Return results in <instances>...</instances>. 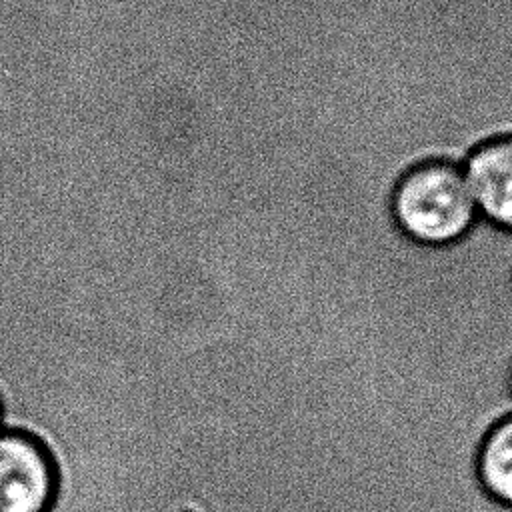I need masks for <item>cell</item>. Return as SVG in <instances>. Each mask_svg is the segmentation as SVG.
Listing matches in <instances>:
<instances>
[{
    "label": "cell",
    "mask_w": 512,
    "mask_h": 512,
    "mask_svg": "<svg viewBox=\"0 0 512 512\" xmlns=\"http://www.w3.org/2000/svg\"><path fill=\"white\" fill-rule=\"evenodd\" d=\"M390 206L406 238L434 248L462 240L478 220L462 166L446 160L410 168L398 180Z\"/></svg>",
    "instance_id": "obj_1"
},
{
    "label": "cell",
    "mask_w": 512,
    "mask_h": 512,
    "mask_svg": "<svg viewBox=\"0 0 512 512\" xmlns=\"http://www.w3.org/2000/svg\"><path fill=\"white\" fill-rule=\"evenodd\" d=\"M58 474L48 448L22 430H0V512H48Z\"/></svg>",
    "instance_id": "obj_2"
},
{
    "label": "cell",
    "mask_w": 512,
    "mask_h": 512,
    "mask_svg": "<svg viewBox=\"0 0 512 512\" xmlns=\"http://www.w3.org/2000/svg\"><path fill=\"white\" fill-rule=\"evenodd\" d=\"M460 166L478 218L512 232V136L482 142Z\"/></svg>",
    "instance_id": "obj_3"
},
{
    "label": "cell",
    "mask_w": 512,
    "mask_h": 512,
    "mask_svg": "<svg viewBox=\"0 0 512 512\" xmlns=\"http://www.w3.org/2000/svg\"><path fill=\"white\" fill-rule=\"evenodd\" d=\"M476 474L496 502L512 506V414L498 420L484 436L476 456Z\"/></svg>",
    "instance_id": "obj_4"
},
{
    "label": "cell",
    "mask_w": 512,
    "mask_h": 512,
    "mask_svg": "<svg viewBox=\"0 0 512 512\" xmlns=\"http://www.w3.org/2000/svg\"><path fill=\"white\" fill-rule=\"evenodd\" d=\"M508 388H510V396H512V368L508 372Z\"/></svg>",
    "instance_id": "obj_5"
},
{
    "label": "cell",
    "mask_w": 512,
    "mask_h": 512,
    "mask_svg": "<svg viewBox=\"0 0 512 512\" xmlns=\"http://www.w3.org/2000/svg\"><path fill=\"white\" fill-rule=\"evenodd\" d=\"M0 430H2V410H0Z\"/></svg>",
    "instance_id": "obj_6"
}]
</instances>
